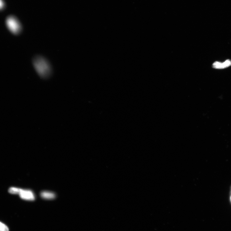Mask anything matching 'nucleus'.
<instances>
[{"label":"nucleus","mask_w":231,"mask_h":231,"mask_svg":"<svg viewBox=\"0 0 231 231\" xmlns=\"http://www.w3.org/2000/svg\"><path fill=\"white\" fill-rule=\"evenodd\" d=\"M33 62L36 71L41 77L46 78L50 76L51 67L47 59L41 56H36L34 58Z\"/></svg>","instance_id":"1"},{"label":"nucleus","mask_w":231,"mask_h":231,"mask_svg":"<svg viewBox=\"0 0 231 231\" xmlns=\"http://www.w3.org/2000/svg\"><path fill=\"white\" fill-rule=\"evenodd\" d=\"M6 26L13 34H18L20 32L21 27L18 20L14 16H8L6 21Z\"/></svg>","instance_id":"2"},{"label":"nucleus","mask_w":231,"mask_h":231,"mask_svg":"<svg viewBox=\"0 0 231 231\" xmlns=\"http://www.w3.org/2000/svg\"><path fill=\"white\" fill-rule=\"evenodd\" d=\"M18 195L21 199L25 200L34 201L36 198L35 193L30 190L21 189Z\"/></svg>","instance_id":"3"},{"label":"nucleus","mask_w":231,"mask_h":231,"mask_svg":"<svg viewBox=\"0 0 231 231\" xmlns=\"http://www.w3.org/2000/svg\"><path fill=\"white\" fill-rule=\"evenodd\" d=\"M231 66V60L227 59L223 63L219 61L214 62L213 64L212 67L216 69H223L228 68Z\"/></svg>","instance_id":"4"},{"label":"nucleus","mask_w":231,"mask_h":231,"mask_svg":"<svg viewBox=\"0 0 231 231\" xmlns=\"http://www.w3.org/2000/svg\"><path fill=\"white\" fill-rule=\"evenodd\" d=\"M42 198L46 200L54 199L56 197V194L51 191H44L40 194Z\"/></svg>","instance_id":"5"},{"label":"nucleus","mask_w":231,"mask_h":231,"mask_svg":"<svg viewBox=\"0 0 231 231\" xmlns=\"http://www.w3.org/2000/svg\"><path fill=\"white\" fill-rule=\"evenodd\" d=\"M20 189V188L12 187L9 188L8 190V192L11 194H18Z\"/></svg>","instance_id":"6"},{"label":"nucleus","mask_w":231,"mask_h":231,"mask_svg":"<svg viewBox=\"0 0 231 231\" xmlns=\"http://www.w3.org/2000/svg\"><path fill=\"white\" fill-rule=\"evenodd\" d=\"M0 231H9L8 227L1 222H0Z\"/></svg>","instance_id":"7"},{"label":"nucleus","mask_w":231,"mask_h":231,"mask_svg":"<svg viewBox=\"0 0 231 231\" xmlns=\"http://www.w3.org/2000/svg\"><path fill=\"white\" fill-rule=\"evenodd\" d=\"M4 3L3 0H0V10L4 7Z\"/></svg>","instance_id":"8"},{"label":"nucleus","mask_w":231,"mask_h":231,"mask_svg":"<svg viewBox=\"0 0 231 231\" xmlns=\"http://www.w3.org/2000/svg\"></svg>","instance_id":"9"}]
</instances>
